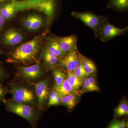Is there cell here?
I'll return each instance as SVG.
<instances>
[{"mask_svg":"<svg viewBox=\"0 0 128 128\" xmlns=\"http://www.w3.org/2000/svg\"><path fill=\"white\" fill-rule=\"evenodd\" d=\"M40 49V41L38 38L22 44L12 52L7 60L9 62L29 64L37 60Z\"/></svg>","mask_w":128,"mask_h":128,"instance_id":"1","label":"cell"},{"mask_svg":"<svg viewBox=\"0 0 128 128\" xmlns=\"http://www.w3.org/2000/svg\"><path fill=\"white\" fill-rule=\"evenodd\" d=\"M17 10L34 9L44 12L49 18L52 16L55 7V0H12Z\"/></svg>","mask_w":128,"mask_h":128,"instance_id":"2","label":"cell"},{"mask_svg":"<svg viewBox=\"0 0 128 128\" xmlns=\"http://www.w3.org/2000/svg\"><path fill=\"white\" fill-rule=\"evenodd\" d=\"M8 112L22 117L28 121L32 128H35L40 114L34 107L22 103H16L6 100L4 102Z\"/></svg>","mask_w":128,"mask_h":128,"instance_id":"3","label":"cell"},{"mask_svg":"<svg viewBox=\"0 0 128 128\" xmlns=\"http://www.w3.org/2000/svg\"><path fill=\"white\" fill-rule=\"evenodd\" d=\"M9 86L12 93V98L9 101L34 107L36 105V96L31 88L20 83H11Z\"/></svg>","mask_w":128,"mask_h":128,"instance_id":"4","label":"cell"},{"mask_svg":"<svg viewBox=\"0 0 128 128\" xmlns=\"http://www.w3.org/2000/svg\"><path fill=\"white\" fill-rule=\"evenodd\" d=\"M72 16L82 21L85 25L90 28L94 33L96 38H99L102 25L106 18L90 12H72Z\"/></svg>","mask_w":128,"mask_h":128,"instance_id":"5","label":"cell"},{"mask_svg":"<svg viewBox=\"0 0 128 128\" xmlns=\"http://www.w3.org/2000/svg\"><path fill=\"white\" fill-rule=\"evenodd\" d=\"M128 30V26L120 28L111 24L107 18L104 22L100 32V39L102 42L109 41L114 38L125 34Z\"/></svg>","mask_w":128,"mask_h":128,"instance_id":"6","label":"cell"},{"mask_svg":"<svg viewBox=\"0 0 128 128\" xmlns=\"http://www.w3.org/2000/svg\"><path fill=\"white\" fill-rule=\"evenodd\" d=\"M18 78L26 81L33 82L42 76V70L38 63L28 66L18 67Z\"/></svg>","mask_w":128,"mask_h":128,"instance_id":"7","label":"cell"},{"mask_svg":"<svg viewBox=\"0 0 128 128\" xmlns=\"http://www.w3.org/2000/svg\"><path fill=\"white\" fill-rule=\"evenodd\" d=\"M80 52L78 49L60 59L56 67L66 72H73L80 62Z\"/></svg>","mask_w":128,"mask_h":128,"instance_id":"8","label":"cell"},{"mask_svg":"<svg viewBox=\"0 0 128 128\" xmlns=\"http://www.w3.org/2000/svg\"><path fill=\"white\" fill-rule=\"evenodd\" d=\"M49 80L48 79L34 83L35 92L38 99V106L40 110L44 108L49 96Z\"/></svg>","mask_w":128,"mask_h":128,"instance_id":"9","label":"cell"},{"mask_svg":"<svg viewBox=\"0 0 128 128\" xmlns=\"http://www.w3.org/2000/svg\"><path fill=\"white\" fill-rule=\"evenodd\" d=\"M61 50L67 54L78 49L77 42L78 36L75 34H72L67 36L55 37Z\"/></svg>","mask_w":128,"mask_h":128,"instance_id":"10","label":"cell"},{"mask_svg":"<svg viewBox=\"0 0 128 128\" xmlns=\"http://www.w3.org/2000/svg\"><path fill=\"white\" fill-rule=\"evenodd\" d=\"M23 38V36L19 32L11 28L2 34L1 41L2 43L6 46H14L20 44Z\"/></svg>","mask_w":128,"mask_h":128,"instance_id":"11","label":"cell"},{"mask_svg":"<svg viewBox=\"0 0 128 128\" xmlns=\"http://www.w3.org/2000/svg\"><path fill=\"white\" fill-rule=\"evenodd\" d=\"M24 26L29 31H36L39 29L43 24V19L41 16L36 14L30 15L22 21Z\"/></svg>","mask_w":128,"mask_h":128,"instance_id":"12","label":"cell"},{"mask_svg":"<svg viewBox=\"0 0 128 128\" xmlns=\"http://www.w3.org/2000/svg\"><path fill=\"white\" fill-rule=\"evenodd\" d=\"M81 94L79 91L62 97L60 105L64 106L69 110H72L78 103Z\"/></svg>","mask_w":128,"mask_h":128,"instance_id":"13","label":"cell"},{"mask_svg":"<svg viewBox=\"0 0 128 128\" xmlns=\"http://www.w3.org/2000/svg\"><path fill=\"white\" fill-rule=\"evenodd\" d=\"M42 57L46 68L48 70H52L55 68L57 63L60 60V58L47 48L44 50Z\"/></svg>","mask_w":128,"mask_h":128,"instance_id":"14","label":"cell"},{"mask_svg":"<svg viewBox=\"0 0 128 128\" xmlns=\"http://www.w3.org/2000/svg\"><path fill=\"white\" fill-rule=\"evenodd\" d=\"M17 11L12 3L3 4L0 7V14L5 21L10 19L15 15Z\"/></svg>","mask_w":128,"mask_h":128,"instance_id":"15","label":"cell"},{"mask_svg":"<svg viewBox=\"0 0 128 128\" xmlns=\"http://www.w3.org/2000/svg\"><path fill=\"white\" fill-rule=\"evenodd\" d=\"M80 60L88 76L96 74L97 72V68L96 64L92 60L87 57L80 54Z\"/></svg>","mask_w":128,"mask_h":128,"instance_id":"16","label":"cell"},{"mask_svg":"<svg viewBox=\"0 0 128 128\" xmlns=\"http://www.w3.org/2000/svg\"><path fill=\"white\" fill-rule=\"evenodd\" d=\"M46 48L54 54L60 59L66 55L61 50L57 40L54 38H50L49 40Z\"/></svg>","mask_w":128,"mask_h":128,"instance_id":"17","label":"cell"},{"mask_svg":"<svg viewBox=\"0 0 128 128\" xmlns=\"http://www.w3.org/2000/svg\"><path fill=\"white\" fill-rule=\"evenodd\" d=\"M66 78L70 84L75 92L80 91L81 88L82 82L72 72H66Z\"/></svg>","mask_w":128,"mask_h":128,"instance_id":"18","label":"cell"},{"mask_svg":"<svg viewBox=\"0 0 128 128\" xmlns=\"http://www.w3.org/2000/svg\"><path fill=\"white\" fill-rule=\"evenodd\" d=\"M55 85L54 88L59 87L64 82L66 77V74L64 70L58 68H54L52 70Z\"/></svg>","mask_w":128,"mask_h":128,"instance_id":"19","label":"cell"},{"mask_svg":"<svg viewBox=\"0 0 128 128\" xmlns=\"http://www.w3.org/2000/svg\"><path fill=\"white\" fill-rule=\"evenodd\" d=\"M53 89H54L63 97L76 92L74 90L69 84L66 77L60 86L57 88H53Z\"/></svg>","mask_w":128,"mask_h":128,"instance_id":"20","label":"cell"},{"mask_svg":"<svg viewBox=\"0 0 128 128\" xmlns=\"http://www.w3.org/2000/svg\"><path fill=\"white\" fill-rule=\"evenodd\" d=\"M109 7L118 11H124L128 9V0H110Z\"/></svg>","mask_w":128,"mask_h":128,"instance_id":"21","label":"cell"},{"mask_svg":"<svg viewBox=\"0 0 128 128\" xmlns=\"http://www.w3.org/2000/svg\"><path fill=\"white\" fill-rule=\"evenodd\" d=\"M114 113L116 116L120 117L126 116L128 114V102L125 99H123L118 106L115 108Z\"/></svg>","mask_w":128,"mask_h":128,"instance_id":"22","label":"cell"},{"mask_svg":"<svg viewBox=\"0 0 128 128\" xmlns=\"http://www.w3.org/2000/svg\"><path fill=\"white\" fill-rule=\"evenodd\" d=\"M82 89L80 92L82 94L89 92L99 91L100 90L98 86L92 84L88 80L87 77L85 78L82 82Z\"/></svg>","mask_w":128,"mask_h":128,"instance_id":"23","label":"cell"},{"mask_svg":"<svg viewBox=\"0 0 128 128\" xmlns=\"http://www.w3.org/2000/svg\"><path fill=\"white\" fill-rule=\"evenodd\" d=\"M72 72L82 82L83 80L88 76L85 71L84 68L80 60L78 66Z\"/></svg>","mask_w":128,"mask_h":128,"instance_id":"24","label":"cell"},{"mask_svg":"<svg viewBox=\"0 0 128 128\" xmlns=\"http://www.w3.org/2000/svg\"><path fill=\"white\" fill-rule=\"evenodd\" d=\"M128 124L125 120H118L114 118L107 128H128Z\"/></svg>","mask_w":128,"mask_h":128,"instance_id":"25","label":"cell"},{"mask_svg":"<svg viewBox=\"0 0 128 128\" xmlns=\"http://www.w3.org/2000/svg\"><path fill=\"white\" fill-rule=\"evenodd\" d=\"M10 92V89L0 83V102L4 103L6 102V100L5 98V96Z\"/></svg>","mask_w":128,"mask_h":128,"instance_id":"26","label":"cell"},{"mask_svg":"<svg viewBox=\"0 0 128 128\" xmlns=\"http://www.w3.org/2000/svg\"><path fill=\"white\" fill-rule=\"evenodd\" d=\"M58 94V92L54 89H53L50 92L48 98V107L50 106L51 103L54 100Z\"/></svg>","mask_w":128,"mask_h":128,"instance_id":"27","label":"cell"},{"mask_svg":"<svg viewBox=\"0 0 128 128\" xmlns=\"http://www.w3.org/2000/svg\"><path fill=\"white\" fill-rule=\"evenodd\" d=\"M87 78L89 82L92 84L94 86H98L96 74L88 76H87Z\"/></svg>","mask_w":128,"mask_h":128,"instance_id":"28","label":"cell"},{"mask_svg":"<svg viewBox=\"0 0 128 128\" xmlns=\"http://www.w3.org/2000/svg\"><path fill=\"white\" fill-rule=\"evenodd\" d=\"M62 97L63 96L60 94L58 93L54 100L51 103L50 106H56L60 105L62 100Z\"/></svg>","mask_w":128,"mask_h":128,"instance_id":"29","label":"cell"},{"mask_svg":"<svg viewBox=\"0 0 128 128\" xmlns=\"http://www.w3.org/2000/svg\"><path fill=\"white\" fill-rule=\"evenodd\" d=\"M6 76V73L4 69L0 64V81L3 80Z\"/></svg>","mask_w":128,"mask_h":128,"instance_id":"30","label":"cell"},{"mask_svg":"<svg viewBox=\"0 0 128 128\" xmlns=\"http://www.w3.org/2000/svg\"><path fill=\"white\" fill-rule=\"evenodd\" d=\"M4 19L0 14V33L2 32L5 23Z\"/></svg>","mask_w":128,"mask_h":128,"instance_id":"31","label":"cell"},{"mask_svg":"<svg viewBox=\"0 0 128 128\" xmlns=\"http://www.w3.org/2000/svg\"><path fill=\"white\" fill-rule=\"evenodd\" d=\"M6 0H0V3H2V2H4Z\"/></svg>","mask_w":128,"mask_h":128,"instance_id":"32","label":"cell"},{"mask_svg":"<svg viewBox=\"0 0 128 128\" xmlns=\"http://www.w3.org/2000/svg\"><path fill=\"white\" fill-rule=\"evenodd\" d=\"M4 54V52H3V51H2L1 50H0V55L1 54Z\"/></svg>","mask_w":128,"mask_h":128,"instance_id":"33","label":"cell"},{"mask_svg":"<svg viewBox=\"0 0 128 128\" xmlns=\"http://www.w3.org/2000/svg\"></svg>","mask_w":128,"mask_h":128,"instance_id":"34","label":"cell"}]
</instances>
